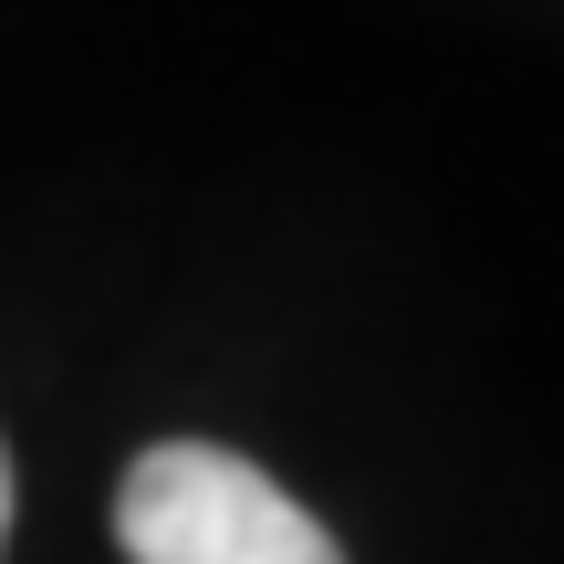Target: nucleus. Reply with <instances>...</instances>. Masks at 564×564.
<instances>
[{"instance_id": "obj_1", "label": "nucleus", "mask_w": 564, "mask_h": 564, "mask_svg": "<svg viewBox=\"0 0 564 564\" xmlns=\"http://www.w3.org/2000/svg\"><path fill=\"white\" fill-rule=\"evenodd\" d=\"M116 544L126 564H345L335 533L241 449L158 440L116 491Z\"/></svg>"}, {"instance_id": "obj_2", "label": "nucleus", "mask_w": 564, "mask_h": 564, "mask_svg": "<svg viewBox=\"0 0 564 564\" xmlns=\"http://www.w3.org/2000/svg\"><path fill=\"white\" fill-rule=\"evenodd\" d=\"M0 533H11V460H0Z\"/></svg>"}]
</instances>
